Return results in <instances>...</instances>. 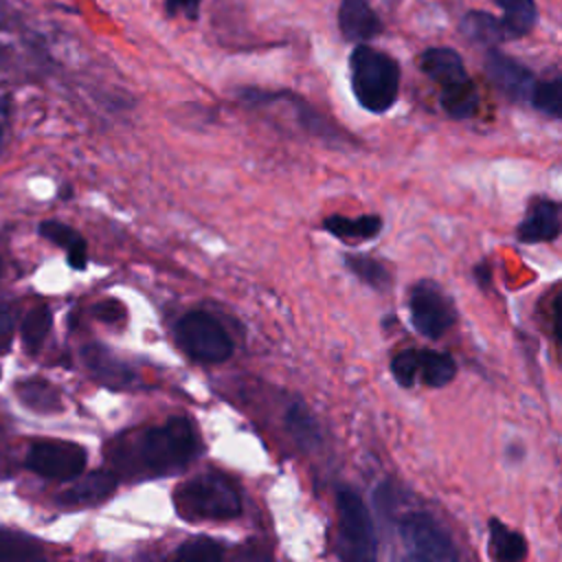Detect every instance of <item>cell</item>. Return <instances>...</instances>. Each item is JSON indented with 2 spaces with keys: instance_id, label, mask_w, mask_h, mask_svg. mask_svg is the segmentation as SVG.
<instances>
[{
  "instance_id": "1",
  "label": "cell",
  "mask_w": 562,
  "mask_h": 562,
  "mask_svg": "<svg viewBox=\"0 0 562 562\" xmlns=\"http://www.w3.org/2000/svg\"><path fill=\"white\" fill-rule=\"evenodd\" d=\"M134 468L149 476H167L184 470L200 452V432L187 417H171L145 428L132 450Z\"/></svg>"
},
{
  "instance_id": "2",
  "label": "cell",
  "mask_w": 562,
  "mask_h": 562,
  "mask_svg": "<svg viewBox=\"0 0 562 562\" xmlns=\"http://www.w3.org/2000/svg\"><path fill=\"white\" fill-rule=\"evenodd\" d=\"M400 64L384 50L358 44L349 55V83L356 101L373 114L391 110L400 94Z\"/></svg>"
},
{
  "instance_id": "3",
  "label": "cell",
  "mask_w": 562,
  "mask_h": 562,
  "mask_svg": "<svg viewBox=\"0 0 562 562\" xmlns=\"http://www.w3.org/2000/svg\"><path fill=\"white\" fill-rule=\"evenodd\" d=\"M173 507L180 518L233 520L241 514V496L235 483L217 472H202L173 490Z\"/></svg>"
},
{
  "instance_id": "4",
  "label": "cell",
  "mask_w": 562,
  "mask_h": 562,
  "mask_svg": "<svg viewBox=\"0 0 562 562\" xmlns=\"http://www.w3.org/2000/svg\"><path fill=\"white\" fill-rule=\"evenodd\" d=\"M336 509H338V555L342 560H375L378 558V538L373 529V520L360 494L340 485L336 492Z\"/></svg>"
},
{
  "instance_id": "5",
  "label": "cell",
  "mask_w": 562,
  "mask_h": 562,
  "mask_svg": "<svg viewBox=\"0 0 562 562\" xmlns=\"http://www.w3.org/2000/svg\"><path fill=\"white\" fill-rule=\"evenodd\" d=\"M173 336L178 347L195 362L220 364L231 358L233 340L222 323L206 312L184 314L176 327Z\"/></svg>"
},
{
  "instance_id": "6",
  "label": "cell",
  "mask_w": 562,
  "mask_h": 562,
  "mask_svg": "<svg viewBox=\"0 0 562 562\" xmlns=\"http://www.w3.org/2000/svg\"><path fill=\"white\" fill-rule=\"evenodd\" d=\"M400 536L411 560L452 562L459 558L452 538L428 512H408L400 520Z\"/></svg>"
},
{
  "instance_id": "7",
  "label": "cell",
  "mask_w": 562,
  "mask_h": 562,
  "mask_svg": "<svg viewBox=\"0 0 562 562\" xmlns=\"http://www.w3.org/2000/svg\"><path fill=\"white\" fill-rule=\"evenodd\" d=\"M411 323L426 338H441L457 321L450 299L430 281H419L411 290Z\"/></svg>"
},
{
  "instance_id": "8",
  "label": "cell",
  "mask_w": 562,
  "mask_h": 562,
  "mask_svg": "<svg viewBox=\"0 0 562 562\" xmlns=\"http://www.w3.org/2000/svg\"><path fill=\"white\" fill-rule=\"evenodd\" d=\"M29 470L55 481L77 479L86 468V450L72 441H35L26 454Z\"/></svg>"
},
{
  "instance_id": "9",
  "label": "cell",
  "mask_w": 562,
  "mask_h": 562,
  "mask_svg": "<svg viewBox=\"0 0 562 562\" xmlns=\"http://www.w3.org/2000/svg\"><path fill=\"white\" fill-rule=\"evenodd\" d=\"M485 75L507 99L518 103L529 101L531 88L536 83V75L525 64L494 46H490L485 53Z\"/></svg>"
},
{
  "instance_id": "10",
  "label": "cell",
  "mask_w": 562,
  "mask_h": 562,
  "mask_svg": "<svg viewBox=\"0 0 562 562\" xmlns=\"http://www.w3.org/2000/svg\"><path fill=\"white\" fill-rule=\"evenodd\" d=\"M338 29L347 42L364 44L384 31L382 18L369 0H340Z\"/></svg>"
},
{
  "instance_id": "11",
  "label": "cell",
  "mask_w": 562,
  "mask_h": 562,
  "mask_svg": "<svg viewBox=\"0 0 562 562\" xmlns=\"http://www.w3.org/2000/svg\"><path fill=\"white\" fill-rule=\"evenodd\" d=\"M417 66L426 77H430L439 88L454 86L463 79H468V70L463 64V57L450 48V46H430L422 50Z\"/></svg>"
},
{
  "instance_id": "12",
  "label": "cell",
  "mask_w": 562,
  "mask_h": 562,
  "mask_svg": "<svg viewBox=\"0 0 562 562\" xmlns=\"http://www.w3.org/2000/svg\"><path fill=\"white\" fill-rule=\"evenodd\" d=\"M83 362L97 380H101L103 384H108L112 389L130 386L132 382H136L134 371L123 360H119L110 349H105L101 345H88L83 349Z\"/></svg>"
},
{
  "instance_id": "13",
  "label": "cell",
  "mask_w": 562,
  "mask_h": 562,
  "mask_svg": "<svg viewBox=\"0 0 562 562\" xmlns=\"http://www.w3.org/2000/svg\"><path fill=\"white\" fill-rule=\"evenodd\" d=\"M560 235V204L542 200L518 226V239L522 244L551 241Z\"/></svg>"
},
{
  "instance_id": "14",
  "label": "cell",
  "mask_w": 562,
  "mask_h": 562,
  "mask_svg": "<svg viewBox=\"0 0 562 562\" xmlns=\"http://www.w3.org/2000/svg\"><path fill=\"white\" fill-rule=\"evenodd\" d=\"M459 31L468 42L483 44V46H496V44L509 40V33H507L503 20L492 15L490 11H481V9L468 11L459 22Z\"/></svg>"
},
{
  "instance_id": "15",
  "label": "cell",
  "mask_w": 562,
  "mask_h": 562,
  "mask_svg": "<svg viewBox=\"0 0 562 562\" xmlns=\"http://www.w3.org/2000/svg\"><path fill=\"white\" fill-rule=\"evenodd\" d=\"M116 487V476L112 472H90L77 476V481L59 496L64 505H92L108 498Z\"/></svg>"
},
{
  "instance_id": "16",
  "label": "cell",
  "mask_w": 562,
  "mask_h": 562,
  "mask_svg": "<svg viewBox=\"0 0 562 562\" xmlns=\"http://www.w3.org/2000/svg\"><path fill=\"white\" fill-rule=\"evenodd\" d=\"M323 228L342 241H367L382 231V220L378 215H360V217L329 215L323 222Z\"/></svg>"
},
{
  "instance_id": "17",
  "label": "cell",
  "mask_w": 562,
  "mask_h": 562,
  "mask_svg": "<svg viewBox=\"0 0 562 562\" xmlns=\"http://www.w3.org/2000/svg\"><path fill=\"white\" fill-rule=\"evenodd\" d=\"M490 558L498 562H518L527 555V540L522 533L509 529L498 518L490 520Z\"/></svg>"
},
{
  "instance_id": "18",
  "label": "cell",
  "mask_w": 562,
  "mask_h": 562,
  "mask_svg": "<svg viewBox=\"0 0 562 562\" xmlns=\"http://www.w3.org/2000/svg\"><path fill=\"white\" fill-rule=\"evenodd\" d=\"M439 103H441L443 112H446L450 119L463 121V119L474 116L476 105H479V92H476L474 81L468 77V79H463V81H459V83H454V86L441 88V92H439Z\"/></svg>"
},
{
  "instance_id": "19",
  "label": "cell",
  "mask_w": 562,
  "mask_h": 562,
  "mask_svg": "<svg viewBox=\"0 0 562 562\" xmlns=\"http://www.w3.org/2000/svg\"><path fill=\"white\" fill-rule=\"evenodd\" d=\"M40 233H42V237L50 239L53 244H57V246H61V248L66 250L68 263H70L72 268L81 270V268L86 266V259H88L86 241H83V237H81L75 228H70V226H66V224H61V222L48 220V222H42Z\"/></svg>"
},
{
  "instance_id": "20",
  "label": "cell",
  "mask_w": 562,
  "mask_h": 562,
  "mask_svg": "<svg viewBox=\"0 0 562 562\" xmlns=\"http://www.w3.org/2000/svg\"><path fill=\"white\" fill-rule=\"evenodd\" d=\"M285 430L303 450H314L321 443V430L316 424V417L310 413V408L301 402H294L285 411Z\"/></svg>"
},
{
  "instance_id": "21",
  "label": "cell",
  "mask_w": 562,
  "mask_h": 562,
  "mask_svg": "<svg viewBox=\"0 0 562 562\" xmlns=\"http://www.w3.org/2000/svg\"><path fill=\"white\" fill-rule=\"evenodd\" d=\"M503 9V24L509 33V40L525 37L533 31L538 22L536 0H492Z\"/></svg>"
},
{
  "instance_id": "22",
  "label": "cell",
  "mask_w": 562,
  "mask_h": 562,
  "mask_svg": "<svg viewBox=\"0 0 562 562\" xmlns=\"http://www.w3.org/2000/svg\"><path fill=\"white\" fill-rule=\"evenodd\" d=\"M417 375L428 386H446L457 375V362L446 351H432V349H419V367Z\"/></svg>"
},
{
  "instance_id": "23",
  "label": "cell",
  "mask_w": 562,
  "mask_h": 562,
  "mask_svg": "<svg viewBox=\"0 0 562 562\" xmlns=\"http://www.w3.org/2000/svg\"><path fill=\"white\" fill-rule=\"evenodd\" d=\"M18 397L24 406L37 413H57L64 408L59 391L44 380H26L18 384Z\"/></svg>"
},
{
  "instance_id": "24",
  "label": "cell",
  "mask_w": 562,
  "mask_h": 562,
  "mask_svg": "<svg viewBox=\"0 0 562 562\" xmlns=\"http://www.w3.org/2000/svg\"><path fill=\"white\" fill-rule=\"evenodd\" d=\"M529 103L549 119L562 116V81L560 77L536 81L529 94Z\"/></svg>"
},
{
  "instance_id": "25",
  "label": "cell",
  "mask_w": 562,
  "mask_h": 562,
  "mask_svg": "<svg viewBox=\"0 0 562 562\" xmlns=\"http://www.w3.org/2000/svg\"><path fill=\"white\" fill-rule=\"evenodd\" d=\"M345 266L349 272H353L362 283L375 288V290H384L389 285V272L386 268L367 255H345Z\"/></svg>"
},
{
  "instance_id": "26",
  "label": "cell",
  "mask_w": 562,
  "mask_h": 562,
  "mask_svg": "<svg viewBox=\"0 0 562 562\" xmlns=\"http://www.w3.org/2000/svg\"><path fill=\"white\" fill-rule=\"evenodd\" d=\"M50 323H53V316H50V310L46 305L33 307L24 316V321H22V342L31 353H35L42 347L46 334L50 331Z\"/></svg>"
},
{
  "instance_id": "27",
  "label": "cell",
  "mask_w": 562,
  "mask_h": 562,
  "mask_svg": "<svg viewBox=\"0 0 562 562\" xmlns=\"http://www.w3.org/2000/svg\"><path fill=\"white\" fill-rule=\"evenodd\" d=\"M176 558L187 562H217L224 558V547L209 536H195L178 547Z\"/></svg>"
},
{
  "instance_id": "28",
  "label": "cell",
  "mask_w": 562,
  "mask_h": 562,
  "mask_svg": "<svg viewBox=\"0 0 562 562\" xmlns=\"http://www.w3.org/2000/svg\"><path fill=\"white\" fill-rule=\"evenodd\" d=\"M42 558V547L29 536L0 531V560H35Z\"/></svg>"
},
{
  "instance_id": "29",
  "label": "cell",
  "mask_w": 562,
  "mask_h": 562,
  "mask_svg": "<svg viewBox=\"0 0 562 562\" xmlns=\"http://www.w3.org/2000/svg\"><path fill=\"white\" fill-rule=\"evenodd\" d=\"M417 367H419V349H406L400 351L393 360H391V373L395 378V382L404 389L413 386L417 380Z\"/></svg>"
},
{
  "instance_id": "30",
  "label": "cell",
  "mask_w": 562,
  "mask_h": 562,
  "mask_svg": "<svg viewBox=\"0 0 562 562\" xmlns=\"http://www.w3.org/2000/svg\"><path fill=\"white\" fill-rule=\"evenodd\" d=\"M202 0H165V9L169 15H182L187 20H198Z\"/></svg>"
},
{
  "instance_id": "31",
  "label": "cell",
  "mask_w": 562,
  "mask_h": 562,
  "mask_svg": "<svg viewBox=\"0 0 562 562\" xmlns=\"http://www.w3.org/2000/svg\"><path fill=\"white\" fill-rule=\"evenodd\" d=\"M13 338V312L7 305H0V351L11 347Z\"/></svg>"
},
{
  "instance_id": "32",
  "label": "cell",
  "mask_w": 562,
  "mask_h": 562,
  "mask_svg": "<svg viewBox=\"0 0 562 562\" xmlns=\"http://www.w3.org/2000/svg\"><path fill=\"white\" fill-rule=\"evenodd\" d=\"M94 314H97V318H101L105 323H114V321L123 318L125 310H123V305L119 301H103V303H99L94 307Z\"/></svg>"
},
{
  "instance_id": "33",
  "label": "cell",
  "mask_w": 562,
  "mask_h": 562,
  "mask_svg": "<svg viewBox=\"0 0 562 562\" xmlns=\"http://www.w3.org/2000/svg\"><path fill=\"white\" fill-rule=\"evenodd\" d=\"M474 274H476V277H479V283H483V285H485V283H487V281H490V274H487V270H485V266H479V268H476V270H474Z\"/></svg>"
},
{
  "instance_id": "34",
  "label": "cell",
  "mask_w": 562,
  "mask_h": 562,
  "mask_svg": "<svg viewBox=\"0 0 562 562\" xmlns=\"http://www.w3.org/2000/svg\"><path fill=\"white\" fill-rule=\"evenodd\" d=\"M0 136H2V134H0Z\"/></svg>"
}]
</instances>
